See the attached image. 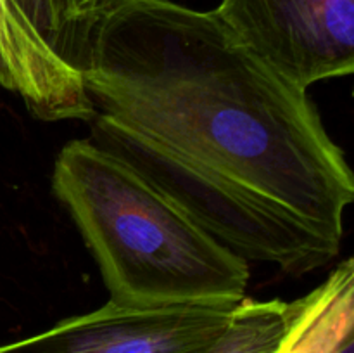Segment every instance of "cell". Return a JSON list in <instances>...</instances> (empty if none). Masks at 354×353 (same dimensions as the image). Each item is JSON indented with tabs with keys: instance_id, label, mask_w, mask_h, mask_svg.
<instances>
[{
	"instance_id": "obj_7",
	"label": "cell",
	"mask_w": 354,
	"mask_h": 353,
	"mask_svg": "<svg viewBox=\"0 0 354 353\" xmlns=\"http://www.w3.org/2000/svg\"><path fill=\"white\" fill-rule=\"evenodd\" d=\"M14 9L62 59L82 69L88 40L76 24L69 0H9Z\"/></svg>"
},
{
	"instance_id": "obj_5",
	"label": "cell",
	"mask_w": 354,
	"mask_h": 353,
	"mask_svg": "<svg viewBox=\"0 0 354 353\" xmlns=\"http://www.w3.org/2000/svg\"><path fill=\"white\" fill-rule=\"evenodd\" d=\"M354 338L353 258L339 263L306 296L290 301V318L275 353H339Z\"/></svg>"
},
{
	"instance_id": "obj_1",
	"label": "cell",
	"mask_w": 354,
	"mask_h": 353,
	"mask_svg": "<svg viewBox=\"0 0 354 353\" xmlns=\"http://www.w3.org/2000/svg\"><path fill=\"white\" fill-rule=\"evenodd\" d=\"M90 141L245 262L290 275L341 253L354 179L306 89L241 44L214 10L120 0L82 66Z\"/></svg>"
},
{
	"instance_id": "obj_4",
	"label": "cell",
	"mask_w": 354,
	"mask_h": 353,
	"mask_svg": "<svg viewBox=\"0 0 354 353\" xmlns=\"http://www.w3.org/2000/svg\"><path fill=\"white\" fill-rule=\"evenodd\" d=\"M241 303L130 308L107 301L38 334L0 345V353H207Z\"/></svg>"
},
{
	"instance_id": "obj_8",
	"label": "cell",
	"mask_w": 354,
	"mask_h": 353,
	"mask_svg": "<svg viewBox=\"0 0 354 353\" xmlns=\"http://www.w3.org/2000/svg\"><path fill=\"white\" fill-rule=\"evenodd\" d=\"M69 2H71L73 16H75L76 24H78V28L82 30V33L85 35V38L90 44L99 21L102 19L120 0H69Z\"/></svg>"
},
{
	"instance_id": "obj_6",
	"label": "cell",
	"mask_w": 354,
	"mask_h": 353,
	"mask_svg": "<svg viewBox=\"0 0 354 353\" xmlns=\"http://www.w3.org/2000/svg\"><path fill=\"white\" fill-rule=\"evenodd\" d=\"M290 318V301L245 298L232 324L207 353H275Z\"/></svg>"
},
{
	"instance_id": "obj_9",
	"label": "cell",
	"mask_w": 354,
	"mask_h": 353,
	"mask_svg": "<svg viewBox=\"0 0 354 353\" xmlns=\"http://www.w3.org/2000/svg\"><path fill=\"white\" fill-rule=\"evenodd\" d=\"M339 353H354V338L349 339V341L346 343L341 350H339Z\"/></svg>"
},
{
	"instance_id": "obj_3",
	"label": "cell",
	"mask_w": 354,
	"mask_h": 353,
	"mask_svg": "<svg viewBox=\"0 0 354 353\" xmlns=\"http://www.w3.org/2000/svg\"><path fill=\"white\" fill-rule=\"evenodd\" d=\"M227 30L282 78L310 90L354 69V0H221Z\"/></svg>"
},
{
	"instance_id": "obj_2",
	"label": "cell",
	"mask_w": 354,
	"mask_h": 353,
	"mask_svg": "<svg viewBox=\"0 0 354 353\" xmlns=\"http://www.w3.org/2000/svg\"><path fill=\"white\" fill-rule=\"evenodd\" d=\"M52 192L92 253L113 303L165 308L245 300L249 263L90 138L62 145Z\"/></svg>"
}]
</instances>
